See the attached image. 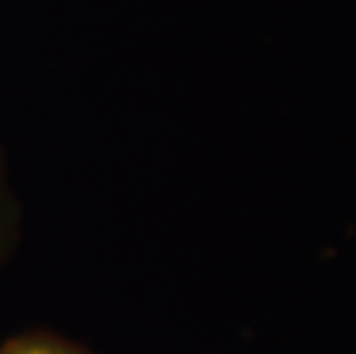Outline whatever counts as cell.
Returning a JSON list of instances; mask_svg holds the SVG:
<instances>
[{
  "label": "cell",
  "instance_id": "6da1fadb",
  "mask_svg": "<svg viewBox=\"0 0 356 354\" xmlns=\"http://www.w3.org/2000/svg\"><path fill=\"white\" fill-rule=\"evenodd\" d=\"M0 354H92L81 345L53 334H24L0 345Z\"/></svg>",
  "mask_w": 356,
  "mask_h": 354
},
{
  "label": "cell",
  "instance_id": "7a4b0ae2",
  "mask_svg": "<svg viewBox=\"0 0 356 354\" xmlns=\"http://www.w3.org/2000/svg\"><path fill=\"white\" fill-rule=\"evenodd\" d=\"M12 230H14V207L10 195H7L3 170H0V267H3L7 248H10L12 242Z\"/></svg>",
  "mask_w": 356,
  "mask_h": 354
}]
</instances>
